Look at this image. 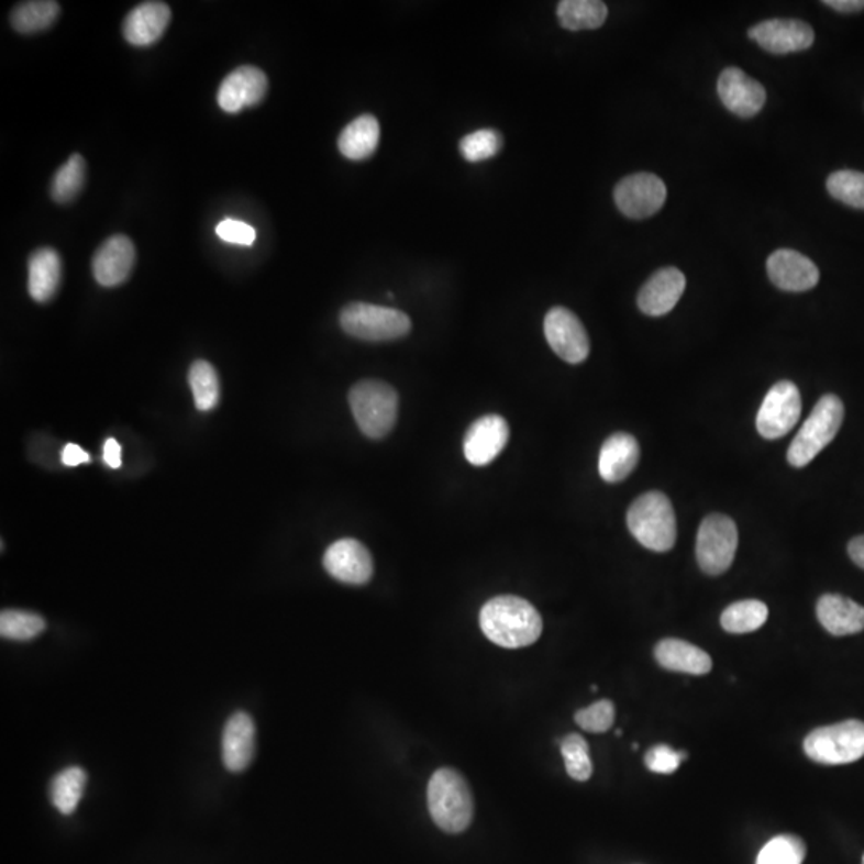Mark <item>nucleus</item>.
<instances>
[{
	"label": "nucleus",
	"instance_id": "1",
	"mask_svg": "<svg viewBox=\"0 0 864 864\" xmlns=\"http://www.w3.org/2000/svg\"><path fill=\"white\" fill-rule=\"evenodd\" d=\"M479 621L488 641L503 649L529 647L543 632L539 610L522 597H494L480 610Z\"/></svg>",
	"mask_w": 864,
	"mask_h": 864
},
{
	"label": "nucleus",
	"instance_id": "2",
	"mask_svg": "<svg viewBox=\"0 0 864 864\" xmlns=\"http://www.w3.org/2000/svg\"><path fill=\"white\" fill-rule=\"evenodd\" d=\"M428 809L442 831L459 834L469 828L474 815L473 794L466 779L452 768H441L428 785Z\"/></svg>",
	"mask_w": 864,
	"mask_h": 864
},
{
	"label": "nucleus",
	"instance_id": "3",
	"mask_svg": "<svg viewBox=\"0 0 864 864\" xmlns=\"http://www.w3.org/2000/svg\"><path fill=\"white\" fill-rule=\"evenodd\" d=\"M628 527L642 546L655 553H666L676 544V514L669 498L662 491H649L631 505Z\"/></svg>",
	"mask_w": 864,
	"mask_h": 864
},
{
	"label": "nucleus",
	"instance_id": "4",
	"mask_svg": "<svg viewBox=\"0 0 864 864\" xmlns=\"http://www.w3.org/2000/svg\"><path fill=\"white\" fill-rule=\"evenodd\" d=\"M844 403L838 396L827 395L818 400L810 417L797 432L788 448V462L793 468H804L827 448L844 423Z\"/></svg>",
	"mask_w": 864,
	"mask_h": 864
},
{
	"label": "nucleus",
	"instance_id": "5",
	"mask_svg": "<svg viewBox=\"0 0 864 864\" xmlns=\"http://www.w3.org/2000/svg\"><path fill=\"white\" fill-rule=\"evenodd\" d=\"M351 412L367 437L383 439L392 431L399 412V396L388 383L364 379L350 392Z\"/></svg>",
	"mask_w": 864,
	"mask_h": 864
},
{
	"label": "nucleus",
	"instance_id": "6",
	"mask_svg": "<svg viewBox=\"0 0 864 864\" xmlns=\"http://www.w3.org/2000/svg\"><path fill=\"white\" fill-rule=\"evenodd\" d=\"M340 325L347 335L372 343L395 342L412 330L406 312L361 301L343 308Z\"/></svg>",
	"mask_w": 864,
	"mask_h": 864
},
{
	"label": "nucleus",
	"instance_id": "7",
	"mask_svg": "<svg viewBox=\"0 0 864 864\" xmlns=\"http://www.w3.org/2000/svg\"><path fill=\"white\" fill-rule=\"evenodd\" d=\"M804 751L811 761L823 765L860 761L864 756V722L845 720L813 730L804 741Z\"/></svg>",
	"mask_w": 864,
	"mask_h": 864
},
{
	"label": "nucleus",
	"instance_id": "8",
	"mask_svg": "<svg viewBox=\"0 0 864 864\" xmlns=\"http://www.w3.org/2000/svg\"><path fill=\"white\" fill-rule=\"evenodd\" d=\"M739 547V529L732 519L711 514L701 522L697 536L698 565L705 574L718 576L732 567Z\"/></svg>",
	"mask_w": 864,
	"mask_h": 864
},
{
	"label": "nucleus",
	"instance_id": "9",
	"mask_svg": "<svg viewBox=\"0 0 864 864\" xmlns=\"http://www.w3.org/2000/svg\"><path fill=\"white\" fill-rule=\"evenodd\" d=\"M802 413V399L793 381H778L767 392L758 409L756 427L758 434L768 441L783 437L796 427Z\"/></svg>",
	"mask_w": 864,
	"mask_h": 864
},
{
	"label": "nucleus",
	"instance_id": "10",
	"mask_svg": "<svg viewBox=\"0 0 864 864\" xmlns=\"http://www.w3.org/2000/svg\"><path fill=\"white\" fill-rule=\"evenodd\" d=\"M667 189L662 178L653 174H634L623 178L614 188L618 210L632 220L655 215L665 206Z\"/></svg>",
	"mask_w": 864,
	"mask_h": 864
},
{
	"label": "nucleus",
	"instance_id": "11",
	"mask_svg": "<svg viewBox=\"0 0 864 864\" xmlns=\"http://www.w3.org/2000/svg\"><path fill=\"white\" fill-rule=\"evenodd\" d=\"M544 336L551 350L568 364H581L588 359L589 336L574 312L567 308L556 307L544 318Z\"/></svg>",
	"mask_w": 864,
	"mask_h": 864
},
{
	"label": "nucleus",
	"instance_id": "12",
	"mask_svg": "<svg viewBox=\"0 0 864 864\" xmlns=\"http://www.w3.org/2000/svg\"><path fill=\"white\" fill-rule=\"evenodd\" d=\"M750 37L775 55L807 51L815 41L810 24L800 20H767L751 27Z\"/></svg>",
	"mask_w": 864,
	"mask_h": 864
},
{
	"label": "nucleus",
	"instance_id": "13",
	"mask_svg": "<svg viewBox=\"0 0 864 864\" xmlns=\"http://www.w3.org/2000/svg\"><path fill=\"white\" fill-rule=\"evenodd\" d=\"M266 91H268L266 74L255 66H241L224 77L218 89L217 100L224 112L237 114L244 108L262 103Z\"/></svg>",
	"mask_w": 864,
	"mask_h": 864
},
{
	"label": "nucleus",
	"instance_id": "14",
	"mask_svg": "<svg viewBox=\"0 0 864 864\" xmlns=\"http://www.w3.org/2000/svg\"><path fill=\"white\" fill-rule=\"evenodd\" d=\"M324 567L339 581L361 586L374 575V558L361 541L343 539L325 551Z\"/></svg>",
	"mask_w": 864,
	"mask_h": 864
},
{
	"label": "nucleus",
	"instance_id": "15",
	"mask_svg": "<svg viewBox=\"0 0 864 864\" xmlns=\"http://www.w3.org/2000/svg\"><path fill=\"white\" fill-rule=\"evenodd\" d=\"M718 91L723 107L740 118H754L767 101L762 84L740 68L723 69L719 76Z\"/></svg>",
	"mask_w": 864,
	"mask_h": 864
},
{
	"label": "nucleus",
	"instance_id": "16",
	"mask_svg": "<svg viewBox=\"0 0 864 864\" xmlns=\"http://www.w3.org/2000/svg\"><path fill=\"white\" fill-rule=\"evenodd\" d=\"M509 441V427L500 414H486L470 424L466 431L465 451L466 459L473 466H486L494 462Z\"/></svg>",
	"mask_w": 864,
	"mask_h": 864
},
{
	"label": "nucleus",
	"instance_id": "17",
	"mask_svg": "<svg viewBox=\"0 0 864 864\" xmlns=\"http://www.w3.org/2000/svg\"><path fill=\"white\" fill-rule=\"evenodd\" d=\"M135 245L126 235L115 234L101 244L91 262L95 279L100 286L115 287L124 284L135 265Z\"/></svg>",
	"mask_w": 864,
	"mask_h": 864
},
{
	"label": "nucleus",
	"instance_id": "18",
	"mask_svg": "<svg viewBox=\"0 0 864 864\" xmlns=\"http://www.w3.org/2000/svg\"><path fill=\"white\" fill-rule=\"evenodd\" d=\"M767 273L779 290L807 291L820 283V270L806 255L782 248L768 256Z\"/></svg>",
	"mask_w": 864,
	"mask_h": 864
},
{
	"label": "nucleus",
	"instance_id": "19",
	"mask_svg": "<svg viewBox=\"0 0 864 864\" xmlns=\"http://www.w3.org/2000/svg\"><path fill=\"white\" fill-rule=\"evenodd\" d=\"M685 284L683 270L673 266L656 270L639 291V309L652 318L667 314L679 303Z\"/></svg>",
	"mask_w": 864,
	"mask_h": 864
},
{
	"label": "nucleus",
	"instance_id": "20",
	"mask_svg": "<svg viewBox=\"0 0 864 864\" xmlns=\"http://www.w3.org/2000/svg\"><path fill=\"white\" fill-rule=\"evenodd\" d=\"M255 754V722L247 712H235L228 720L221 739V756L228 771L244 772Z\"/></svg>",
	"mask_w": 864,
	"mask_h": 864
},
{
	"label": "nucleus",
	"instance_id": "21",
	"mask_svg": "<svg viewBox=\"0 0 864 864\" xmlns=\"http://www.w3.org/2000/svg\"><path fill=\"white\" fill-rule=\"evenodd\" d=\"M170 7L164 2H143L126 15L124 37L136 47H147L159 41L170 23Z\"/></svg>",
	"mask_w": 864,
	"mask_h": 864
},
{
	"label": "nucleus",
	"instance_id": "22",
	"mask_svg": "<svg viewBox=\"0 0 864 864\" xmlns=\"http://www.w3.org/2000/svg\"><path fill=\"white\" fill-rule=\"evenodd\" d=\"M641 456L638 441L628 432H614L599 453V474L606 483L617 484L627 479Z\"/></svg>",
	"mask_w": 864,
	"mask_h": 864
},
{
	"label": "nucleus",
	"instance_id": "23",
	"mask_svg": "<svg viewBox=\"0 0 864 864\" xmlns=\"http://www.w3.org/2000/svg\"><path fill=\"white\" fill-rule=\"evenodd\" d=\"M817 617L829 634L852 635L864 630V607L849 597L824 595L817 603Z\"/></svg>",
	"mask_w": 864,
	"mask_h": 864
},
{
	"label": "nucleus",
	"instance_id": "24",
	"mask_svg": "<svg viewBox=\"0 0 864 864\" xmlns=\"http://www.w3.org/2000/svg\"><path fill=\"white\" fill-rule=\"evenodd\" d=\"M658 665L674 673L705 676L712 669V660L705 650L680 639H665L655 647Z\"/></svg>",
	"mask_w": 864,
	"mask_h": 864
},
{
	"label": "nucleus",
	"instance_id": "25",
	"mask_svg": "<svg viewBox=\"0 0 864 864\" xmlns=\"http://www.w3.org/2000/svg\"><path fill=\"white\" fill-rule=\"evenodd\" d=\"M27 290L37 303H47L55 297L62 283V258L54 248H38L30 256Z\"/></svg>",
	"mask_w": 864,
	"mask_h": 864
},
{
	"label": "nucleus",
	"instance_id": "26",
	"mask_svg": "<svg viewBox=\"0 0 864 864\" xmlns=\"http://www.w3.org/2000/svg\"><path fill=\"white\" fill-rule=\"evenodd\" d=\"M379 122L372 114H362L344 126L339 149L346 159L365 160L374 156L379 144Z\"/></svg>",
	"mask_w": 864,
	"mask_h": 864
},
{
	"label": "nucleus",
	"instance_id": "27",
	"mask_svg": "<svg viewBox=\"0 0 864 864\" xmlns=\"http://www.w3.org/2000/svg\"><path fill=\"white\" fill-rule=\"evenodd\" d=\"M609 10L600 0H562L557 5V19L568 31L597 30L606 23Z\"/></svg>",
	"mask_w": 864,
	"mask_h": 864
},
{
	"label": "nucleus",
	"instance_id": "28",
	"mask_svg": "<svg viewBox=\"0 0 864 864\" xmlns=\"http://www.w3.org/2000/svg\"><path fill=\"white\" fill-rule=\"evenodd\" d=\"M87 774L80 767L59 772L51 783V800L62 815H73L86 791Z\"/></svg>",
	"mask_w": 864,
	"mask_h": 864
},
{
	"label": "nucleus",
	"instance_id": "29",
	"mask_svg": "<svg viewBox=\"0 0 864 864\" xmlns=\"http://www.w3.org/2000/svg\"><path fill=\"white\" fill-rule=\"evenodd\" d=\"M59 15V3L54 0H34L19 3L12 10L10 23L21 34H33L47 30Z\"/></svg>",
	"mask_w": 864,
	"mask_h": 864
},
{
	"label": "nucleus",
	"instance_id": "30",
	"mask_svg": "<svg viewBox=\"0 0 864 864\" xmlns=\"http://www.w3.org/2000/svg\"><path fill=\"white\" fill-rule=\"evenodd\" d=\"M767 618V606L761 600H740L723 610L720 624L730 634H747L764 627Z\"/></svg>",
	"mask_w": 864,
	"mask_h": 864
},
{
	"label": "nucleus",
	"instance_id": "31",
	"mask_svg": "<svg viewBox=\"0 0 864 864\" xmlns=\"http://www.w3.org/2000/svg\"><path fill=\"white\" fill-rule=\"evenodd\" d=\"M189 386L195 396L196 407L200 412L215 409L220 400V381L212 364L206 361H196L189 368Z\"/></svg>",
	"mask_w": 864,
	"mask_h": 864
},
{
	"label": "nucleus",
	"instance_id": "32",
	"mask_svg": "<svg viewBox=\"0 0 864 864\" xmlns=\"http://www.w3.org/2000/svg\"><path fill=\"white\" fill-rule=\"evenodd\" d=\"M86 181V159L80 154H73L65 165L56 170L52 181V198L58 203H68L76 199Z\"/></svg>",
	"mask_w": 864,
	"mask_h": 864
},
{
	"label": "nucleus",
	"instance_id": "33",
	"mask_svg": "<svg viewBox=\"0 0 864 864\" xmlns=\"http://www.w3.org/2000/svg\"><path fill=\"white\" fill-rule=\"evenodd\" d=\"M47 624L37 613L23 612V610H3L0 613V634L10 641H31L44 632Z\"/></svg>",
	"mask_w": 864,
	"mask_h": 864
},
{
	"label": "nucleus",
	"instance_id": "34",
	"mask_svg": "<svg viewBox=\"0 0 864 864\" xmlns=\"http://www.w3.org/2000/svg\"><path fill=\"white\" fill-rule=\"evenodd\" d=\"M806 844L802 839L791 834L778 835L764 845L756 864H802L806 860Z\"/></svg>",
	"mask_w": 864,
	"mask_h": 864
},
{
	"label": "nucleus",
	"instance_id": "35",
	"mask_svg": "<svg viewBox=\"0 0 864 864\" xmlns=\"http://www.w3.org/2000/svg\"><path fill=\"white\" fill-rule=\"evenodd\" d=\"M827 188L832 198L853 209L864 210V174L855 170L834 171L828 178Z\"/></svg>",
	"mask_w": 864,
	"mask_h": 864
},
{
	"label": "nucleus",
	"instance_id": "36",
	"mask_svg": "<svg viewBox=\"0 0 864 864\" xmlns=\"http://www.w3.org/2000/svg\"><path fill=\"white\" fill-rule=\"evenodd\" d=\"M561 753L564 757L567 774L576 782H588L592 775V762L589 757V746L583 736L572 733L561 743Z\"/></svg>",
	"mask_w": 864,
	"mask_h": 864
},
{
	"label": "nucleus",
	"instance_id": "37",
	"mask_svg": "<svg viewBox=\"0 0 864 864\" xmlns=\"http://www.w3.org/2000/svg\"><path fill=\"white\" fill-rule=\"evenodd\" d=\"M503 146L500 132L491 129L477 130L459 142V153L468 163H483L497 156Z\"/></svg>",
	"mask_w": 864,
	"mask_h": 864
},
{
	"label": "nucleus",
	"instance_id": "38",
	"mask_svg": "<svg viewBox=\"0 0 864 864\" xmlns=\"http://www.w3.org/2000/svg\"><path fill=\"white\" fill-rule=\"evenodd\" d=\"M575 722L589 733L607 732L612 729L614 722L613 702L600 700L589 708L579 709L575 715Z\"/></svg>",
	"mask_w": 864,
	"mask_h": 864
},
{
	"label": "nucleus",
	"instance_id": "39",
	"mask_svg": "<svg viewBox=\"0 0 864 864\" xmlns=\"http://www.w3.org/2000/svg\"><path fill=\"white\" fill-rule=\"evenodd\" d=\"M685 758H687L685 751H674L667 744H656L645 756V765L653 774L669 775L679 768L680 762Z\"/></svg>",
	"mask_w": 864,
	"mask_h": 864
},
{
	"label": "nucleus",
	"instance_id": "40",
	"mask_svg": "<svg viewBox=\"0 0 864 864\" xmlns=\"http://www.w3.org/2000/svg\"><path fill=\"white\" fill-rule=\"evenodd\" d=\"M217 234L221 241L230 242V244L252 245L255 242L256 233L251 224L244 221L226 220L221 221L217 226Z\"/></svg>",
	"mask_w": 864,
	"mask_h": 864
},
{
	"label": "nucleus",
	"instance_id": "41",
	"mask_svg": "<svg viewBox=\"0 0 864 864\" xmlns=\"http://www.w3.org/2000/svg\"><path fill=\"white\" fill-rule=\"evenodd\" d=\"M62 462L63 465L69 466V468H74V466L84 465V463L90 462V455L87 452H84V448H80L79 445L76 444H68L62 452Z\"/></svg>",
	"mask_w": 864,
	"mask_h": 864
},
{
	"label": "nucleus",
	"instance_id": "42",
	"mask_svg": "<svg viewBox=\"0 0 864 864\" xmlns=\"http://www.w3.org/2000/svg\"><path fill=\"white\" fill-rule=\"evenodd\" d=\"M104 463L112 469H119L122 466V448L115 439H108L104 442L103 451Z\"/></svg>",
	"mask_w": 864,
	"mask_h": 864
},
{
	"label": "nucleus",
	"instance_id": "43",
	"mask_svg": "<svg viewBox=\"0 0 864 864\" xmlns=\"http://www.w3.org/2000/svg\"><path fill=\"white\" fill-rule=\"evenodd\" d=\"M823 3L841 13H855L864 10V0H824Z\"/></svg>",
	"mask_w": 864,
	"mask_h": 864
},
{
	"label": "nucleus",
	"instance_id": "44",
	"mask_svg": "<svg viewBox=\"0 0 864 864\" xmlns=\"http://www.w3.org/2000/svg\"><path fill=\"white\" fill-rule=\"evenodd\" d=\"M849 554L852 561L864 571V535L856 536L849 543Z\"/></svg>",
	"mask_w": 864,
	"mask_h": 864
},
{
	"label": "nucleus",
	"instance_id": "45",
	"mask_svg": "<svg viewBox=\"0 0 864 864\" xmlns=\"http://www.w3.org/2000/svg\"><path fill=\"white\" fill-rule=\"evenodd\" d=\"M863 864H864V855H863Z\"/></svg>",
	"mask_w": 864,
	"mask_h": 864
}]
</instances>
